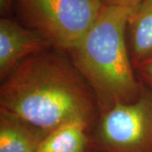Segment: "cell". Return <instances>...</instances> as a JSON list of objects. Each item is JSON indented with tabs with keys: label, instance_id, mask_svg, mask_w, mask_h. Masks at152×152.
<instances>
[{
	"label": "cell",
	"instance_id": "1",
	"mask_svg": "<svg viewBox=\"0 0 152 152\" xmlns=\"http://www.w3.org/2000/svg\"><path fill=\"white\" fill-rule=\"evenodd\" d=\"M2 81L0 112L45 136L72 122L89 124L98 107L72 61L47 49L22 61Z\"/></svg>",
	"mask_w": 152,
	"mask_h": 152
},
{
	"label": "cell",
	"instance_id": "2",
	"mask_svg": "<svg viewBox=\"0 0 152 152\" xmlns=\"http://www.w3.org/2000/svg\"><path fill=\"white\" fill-rule=\"evenodd\" d=\"M131 8L103 5L86 35L70 51L72 63L91 89L101 112L135 101L140 81L126 44Z\"/></svg>",
	"mask_w": 152,
	"mask_h": 152
},
{
	"label": "cell",
	"instance_id": "3",
	"mask_svg": "<svg viewBox=\"0 0 152 152\" xmlns=\"http://www.w3.org/2000/svg\"><path fill=\"white\" fill-rule=\"evenodd\" d=\"M14 7L28 27L52 46L70 51L96 20L103 4L101 0H15Z\"/></svg>",
	"mask_w": 152,
	"mask_h": 152
},
{
	"label": "cell",
	"instance_id": "4",
	"mask_svg": "<svg viewBox=\"0 0 152 152\" xmlns=\"http://www.w3.org/2000/svg\"><path fill=\"white\" fill-rule=\"evenodd\" d=\"M94 143L103 152H152V91L141 80L135 101L102 113Z\"/></svg>",
	"mask_w": 152,
	"mask_h": 152
},
{
	"label": "cell",
	"instance_id": "5",
	"mask_svg": "<svg viewBox=\"0 0 152 152\" xmlns=\"http://www.w3.org/2000/svg\"><path fill=\"white\" fill-rule=\"evenodd\" d=\"M52 46L37 31L15 20H0V77L4 80L22 61Z\"/></svg>",
	"mask_w": 152,
	"mask_h": 152
},
{
	"label": "cell",
	"instance_id": "6",
	"mask_svg": "<svg viewBox=\"0 0 152 152\" xmlns=\"http://www.w3.org/2000/svg\"><path fill=\"white\" fill-rule=\"evenodd\" d=\"M127 33L134 67L152 58V0H141L131 10Z\"/></svg>",
	"mask_w": 152,
	"mask_h": 152
},
{
	"label": "cell",
	"instance_id": "7",
	"mask_svg": "<svg viewBox=\"0 0 152 152\" xmlns=\"http://www.w3.org/2000/svg\"><path fill=\"white\" fill-rule=\"evenodd\" d=\"M44 137L20 120L0 112V152H39Z\"/></svg>",
	"mask_w": 152,
	"mask_h": 152
},
{
	"label": "cell",
	"instance_id": "8",
	"mask_svg": "<svg viewBox=\"0 0 152 152\" xmlns=\"http://www.w3.org/2000/svg\"><path fill=\"white\" fill-rule=\"evenodd\" d=\"M88 124L76 121L62 125L44 137L39 152H85Z\"/></svg>",
	"mask_w": 152,
	"mask_h": 152
},
{
	"label": "cell",
	"instance_id": "9",
	"mask_svg": "<svg viewBox=\"0 0 152 152\" xmlns=\"http://www.w3.org/2000/svg\"><path fill=\"white\" fill-rule=\"evenodd\" d=\"M134 68L140 74L141 81L152 91V58Z\"/></svg>",
	"mask_w": 152,
	"mask_h": 152
},
{
	"label": "cell",
	"instance_id": "10",
	"mask_svg": "<svg viewBox=\"0 0 152 152\" xmlns=\"http://www.w3.org/2000/svg\"><path fill=\"white\" fill-rule=\"evenodd\" d=\"M103 5L120 6L126 8H134L141 0H101Z\"/></svg>",
	"mask_w": 152,
	"mask_h": 152
},
{
	"label": "cell",
	"instance_id": "11",
	"mask_svg": "<svg viewBox=\"0 0 152 152\" xmlns=\"http://www.w3.org/2000/svg\"><path fill=\"white\" fill-rule=\"evenodd\" d=\"M15 0H0V12L2 15H6L14 7Z\"/></svg>",
	"mask_w": 152,
	"mask_h": 152
}]
</instances>
